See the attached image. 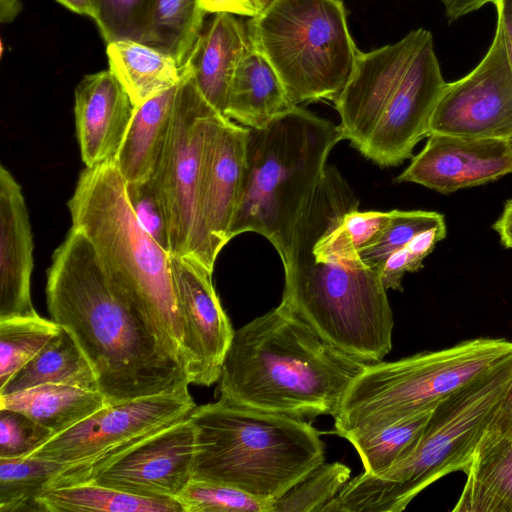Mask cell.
I'll use <instances>...</instances> for the list:
<instances>
[{
  "label": "cell",
  "mask_w": 512,
  "mask_h": 512,
  "mask_svg": "<svg viewBox=\"0 0 512 512\" xmlns=\"http://www.w3.org/2000/svg\"><path fill=\"white\" fill-rule=\"evenodd\" d=\"M33 237L21 186L0 167V319L39 315L31 299Z\"/></svg>",
  "instance_id": "ac0fdd59"
},
{
  "label": "cell",
  "mask_w": 512,
  "mask_h": 512,
  "mask_svg": "<svg viewBox=\"0 0 512 512\" xmlns=\"http://www.w3.org/2000/svg\"><path fill=\"white\" fill-rule=\"evenodd\" d=\"M46 297L51 320L86 356L107 406L188 389L185 369L115 290L90 241L73 226L53 253Z\"/></svg>",
  "instance_id": "6da1fadb"
},
{
  "label": "cell",
  "mask_w": 512,
  "mask_h": 512,
  "mask_svg": "<svg viewBox=\"0 0 512 512\" xmlns=\"http://www.w3.org/2000/svg\"><path fill=\"white\" fill-rule=\"evenodd\" d=\"M508 139L512 135V71L500 28L479 64L446 83L432 112L428 136Z\"/></svg>",
  "instance_id": "7c38bea8"
},
{
  "label": "cell",
  "mask_w": 512,
  "mask_h": 512,
  "mask_svg": "<svg viewBox=\"0 0 512 512\" xmlns=\"http://www.w3.org/2000/svg\"><path fill=\"white\" fill-rule=\"evenodd\" d=\"M109 70L135 106L177 85L181 68L169 54L134 40L107 44Z\"/></svg>",
  "instance_id": "cb8c5ba5"
},
{
  "label": "cell",
  "mask_w": 512,
  "mask_h": 512,
  "mask_svg": "<svg viewBox=\"0 0 512 512\" xmlns=\"http://www.w3.org/2000/svg\"><path fill=\"white\" fill-rule=\"evenodd\" d=\"M493 228L498 233L503 246L512 248V199L506 202L503 212Z\"/></svg>",
  "instance_id": "b9f144b4"
},
{
  "label": "cell",
  "mask_w": 512,
  "mask_h": 512,
  "mask_svg": "<svg viewBox=\"0 0 512 512\" xmlns=\"http://www.w3.org/2000/svg\"><path fill=\"white\" fill-rule=\"evenodd\" d=\"M192 479L274 501L325 460L320 433L304 419L219 399L196 406Z\"/></svg>",
  "instance_id": "5b68a950"
},
{
  "label": "cell",
  "mask_w": 512,
  "mask_h": 512,
  "mask_svg": "<svg viewBox=\"0 0 512 512\" xmlns=\"http://www.w3.org/2000/svg\"><path fill=\"white\" fill-rule=\"evenodd\" d=\"M106 406L99 391L43 384L0 396V408L15 410L60 434Z\"/></svg>",
  "instance_id": "7402d4cb"
},
{
  "label": "cell",
  "mask_w": 512,
  "mask_h": 512,
  "mask_svg": "<svg viewBox=\"0 0 512 512\" xmlns=\"http://www.w3.org/2000/svg\"><path fill=\"white\" fill-rule=\"evenodd\" d=\"M49 383L99 391L89 361L71 334L62 327L0 387V396Z\"/></svg>",
  "instance_id": "603a6c76"
},
{
  "label": "cell",
  "mask_w": 512,
  "mask_h": 512,
  "mask_svg": "<svg viewBox=\"0 0 512 512\" xmlns=\"http://www.w3.org/2000/svg\"><path fill=\"white\" fill-rule=\"evenodd\" d=\"M245 25L294 105L334 101L360 53L341 0H276Z\"/></svg>",
  "instance_id": "9c48e42d"
},
{
  "label": "cell",
  "mask_w": 512,
  "mask_h": 512,
  "mask_svg": "<svg viewBox=\"0 0 512 512\" xmlns=\"http://www.w3.org/2000/svg\"><path fill=\"white\" fill-rule=\"evenodd\" d=\"M195 407L188 389L106 405L30 455L65 465L48 489L78 485L139 441L188 418Z\"/></svg>",
  "instance_id": "8fae6325"
},
{
  "label": "cell",
  "mask_w": 512,
  "mask_h": 512,
  "mask_svg": "<svg viewBox=\"0 0 512 512\" xmlns=\"http://www.w3.org/2000/svg\"><path fill=\"white\" fill-rule=\"evenodd\" d=\"M194 453L195 430L188 417L118 454L83 483L176 499L192 479Z\"/></svg>",
  "instance_id": "4fadbf2b"
},
{
  "label": "cell",
  "mask_w": 512,
  "mask_h": 512,
  "mask_svg": "<svg viewBox=\"0 0 512 512\" xmlns=\"http://www.w3.org/2000/svg\"><path fill=\"white\" fill-rule=\"evenodd\" d=\"M258 13L266 10L271 4H273L276 0H250Z\"/></svg>",
  "instance_id": "f6af8a7d"
},
{
  "label": "cell",
  "mask_w": 512,
  "mask_h": 512,
  "mask_svg": "<svg viewBox=\"0 0 512 512\" xmlns=\"http://www.w3.org/2000/svg\"><path fill=\"white\" fill-rule=\"evenodd\" d=\"M294 105L268 60L251 44L231 81L224 116L261 128Z\"/></svg>",
  "instance_id": "44dd1931"
},
{
  "label": "cell",
  "mask_w": 512,
  "mask_h": 512,
  "mask_svg": "<svg viewBox=\"0 0 512 512\" xmlns=\"http://www.w3.org/2000/svg\"><path fill=\"white\" fill-rule=\"evenodd\" d=\"M206 13L201 0H155L146 45L171 55L182 67L200 34Z\"/></svg>",
  "instance_id": "4316f807"
},
{
  "label": "cell",
  "mask_w": 512,
  "mask_h": 512,
  "mask_svg": "<svg viewBox=\"0 0 512 512\" xmlns=\"http://www.w3.org/2000/svg\"><path fill=\"white\" fill-rule=\"evenodd\" d=\"M495 1L496 0H441L446 16L450 20H456L482 8L486 4H494Z\"/></svg>",
  "instance_id": "60d3db41"
},
{
  "label": "cell",
  "mask_w": 512,
  "mask_h": 512,
  "mask_svg": "<svg viewBox=\"0 0 512 512\" xmlns=\"http://www.w3.org/2000/svg\"><path fill=\"white\" fill-rule=\"evenodd\" d=\"M38 500L44 512H184L175 498L142 497L92 483L48 489Z\"/></svg>",
  "instance_id": "484cf974"
},
{
  "label": "cell",
  "mask_w": 512,
  "mask_h": 512,
  "mask_svg": "<svg viewBox=\"0 0 512 512\" xmlns=\"http://www.w3.org/2000/svg\"><path fill=\"white\" fill-rule=\"evenodd\" d=\"M351 469L343 463H321L273 501L272 512H322L349 481Z\"/></svg>",
  "instance_id": "4dcf8cb0"
},
{
  "label": "cell",
  "mask_w": 512,
  "mask_h": 512,
  "mask_svg": "<svg viewBox=\"0 0 512 512\" xmlns=\"http://www.w3.org/2000/svg\"><path fill=\"white\" fill-rule=\"evenodd\" d=\"M22 10L20 0H0V20L1 23H10Z\"/></svg>",
  "instance_id": "7bdbcfd3"
},
{
  "label": "cell",
  "mask_w": 512,
  "mask_h": 512,
  "mask_svg": "<svg viewBox=\"0 0 512 512\" xmlns=\"http://www.w3.org/2000/svg\"><path fill=\"white\" fill-rule=\"evenodd\" d=\"M511 381L512 352L443 398L404 460L349 479L322 512H400L440 478L467 473Z\"/></svg>",
  "instance_id": "8992f818"
},
{
  "label": "cell",
  "mask_w": 512,
  "mask_h": 512,
  "mask_svg": "<svg viewBox=\"0 0 512 512\" xmlns=\"http://www.w3.org/2000/svg\"><path fill=\"white\" fill-rule=\"evenodd\" d=\"M176 499L184 512H272L273 504L230 485L196 479Z\"/></svg>",
  "instance_id": "836d02e7"
},
{
  "label": "cell",
  "mask_w": 512,
  "mask_h": 512,
  "mask_svg": "<svg viewBox=\"0 0 512 512\" xmlns=\"http://www.w3.org/2000/svg\"><path fill=\"white\" fill-rule=\"evenodd\" d=\"M178 85L135 107L114 159L125 182L147 180L157 172L170 137Z\"/></svg>",
  "instance_id": "ffe728a7"
},
{
  "label": "cell",
  "mask_w": 512,
  "mask_h": 512,
  "mask_svg": "<svg viewBox=\"0 0 512 512\" xmlns=\"http://www.w3.org/2000/svg\"><path fill=\"white\" fill-rule=\"evenodd\" d=\"M343 140L338 126L296 105L248 128L239 205L230 238L256 232L285 260L298 216Z\"/></svg>",
  "instance_id": "52a82bcc"
},
{
  "label": "cell",
  "mask_w": 512,
  "mask_h": 512,
  "mask_svg": "<svg viewBox=\"0 0 512 512\" xmlns=\"http://www.w3.org/2000/svg\"><path fill=\"white\" fill-rule=\"evenodd\" d=\"M366 364L329 345L280 303L234 331L218 397L301 419L334 416Z\"/></svg>",
  "instance_id": "7a4b0ae2"
},
{
  "label": "cell",
  "mask_w": 512,
  "mask_h": 512,
  "mask_svg": "<svg viewBox=\"0 0 512 512\" xmlns=\"http://www.w3.org/2000/svg\"><path fill=\"white\" fill-rule=\"evenodd\" d=\"M40 315L0 319V387L60 330Z\"/></svg>",
  "instance_id": "f546056e"
},
{
  "label": "cell",
  "mask_w": 512,
  "mask_h": 512,
  "mask_svg": "<svg viewBox=\"0 0 512 512\" xmlns=\"http://www.w3.org/2000/svg\"><path fill=\"white\" fill-rule=\"evenodd\" d=\"M512 352V341L479 337L392 362L366 364L333 416L347 439L376 433L422 412Z\"/></svg>",
  "instance_id": "ba28073f"
},
{
  "label": "cell",
  "mask_w": 512,
  "mask_h": 512,
  "mask_svg": "<svg viewBox=\"0 0 512 512\" xmlns=\"http://www.w3.org/2000/svg\"><path fill=\"white\" fill-rule=\"evenodd\" d=\"M67 206L72 226L90 241L115 290L149 325L189 379L190 357L170 253L139 224L114 160L86 167Z\"/></svg>",
  "instance_id": "3957f363"
},
{
  "label": "cell",
  "mask_w": 512,
  "mask_h": 512,
  "mask_svg": "<svg viewBox=\"0 0 512 512\" xmlns=\"http://www.w3.org/2000/svg\"><path fill=\"white\" fill-rule=\"evenodd\" d=\"M175 292L190 357V384L218 382L234 335L230 319L214 289L212 272L190 256L170 254Z\"/></svg>",
  "instance_id": "5bb4252c"
},
{
  "label": "cell",
  "mask_w": 512,
  "mask_h": 512,
  "mask_svg": "<svg viewBox=\"0 0 512 512\" xmlns=\"http://www.w3.org/2000/svg\"><path fill=\"white\" fill-rule=\"evenodd\" d=\"M53 436L23 413L0 408V458L28 456Z\"/></svg>",
  "instance_id": "d590c367"
},
{
  "label": "cell",
  "mask_w": 512,
  "mask_h": 512,
  "mask_svg": "<svg viewBox=\"0 0 512 512\" xmlns=\"http://www.w3.org/2000/svg\"><path fill=\"white\" fill-rule=\"evenodd\" d=\"M155 0H92L94 21L107 44L134 40L146 44Z\"/></svg>",
  "instance_id": "d6a6232c"
},
{
  "label": "cell",
  "mask_w": 512,
  "mask_h": 512,
  "mask_svg": "<svg viewBox=\"0 0 512 512\" xmlns=\"http://www.w3.org/2000/svg\"><path fill=\"white\" fill-rule=\"evenodd\" d=\"M207 13L228 12L234 15L254 17L258 11L250 0H201Z\"/></svg>",
  "instance_id": "f35d334b"
},
{
  "label": "cell",
  "mask_w": 512,
  "mask_h": 512,
  "mask_svg": "<svg viewBox=\"0 0 512 512\" xmlns=\"http://www.w3.org/2000/svg\"><path fill=\"white\" fill-rule=\"evenodd\" d=\"M174 117L162 162L153 176L165 203L170 254L190 256L213 272L217 256L201 217V192L209 138L224 117L182 66Z\"/></svg>",
  "instance_id": "30bf717a"
},
{
  "label": "cell",
  "mask_w": 512,
  "mask_h": 512,
  "mask_svg": "<svg viewBox=\"0 0 512 512\" xmlns=\"http://www.w3.org/2000/svg\"><path fill=\"white\" fill-rule=\"evenodd\" d=\"M453 512H512V431L479 449Z\"/></svg>",
  "instance_id": "d4e9b609"
},
{
  "label": "cell",
  "mask_w": 512,
  "mask_h": 512,
  "mask_svg": "<svg viewBox=\"0 0 512 512\" xmlns=\"http://www.w3.org/2000/svg\"><path fill=\"white\" fill-rule=\"evenodd\" d=\"M67 9L81 15L94 17L92 0H56Z\"/></svg>",
  "instance_id": "ee69618b"
},
{
  "label": "cell",
  "mask_w": 512,
  "mask_h": 512,
  "mask_svg": "<svg viewBox=\"0 0 512 512\" xmlns=\"http://www.w3.org/2000/svg\"><path fill=\"white\" fill-rule=\"evenodd\" d=\"M431 410L422 412L371 435L350 439L364 471L379 477L404 460L414 449Z\"/></svg>",
  "instance_id": "f1b7e54d"
},
{
  "label": "cell",
  "mask_w": 512,
  "mask_h": 512,
  "mask_svg": "<svg viewBox=\"0 0 512 512\" xmlns=\"http://www.w3.org/2000/svg\"><path fill=\"white\" fill-rule=\"evenodd\" d=\"M246 138L247 127L222 117L207 144L201 217L216 256L231 240L230 230L242 192Z\"/></svg>",
  "instance_id": "2e32d148"
},
{
  "label": "cell",
  "mask_w": 512,
  "mask_h": 512,
  "mask_svg": "<svg viewBox=\"0 0 512 512\" xmlns=\"http://www.w3.org/2000/svg\"><path fill=\"white\" fill-rule=\"evenodd\" d=\"M509 173L512 150L507 139L431 134L424 148L395 180L449 194Z\"/></svg>",
  "instance_id": "9a60e30c"
},
{
  "label": "cell",
  "mask_w": 512,
  "mask_h": 512,
  "mask_svg": "<svg viewBox=\"0 0 512 512\" xmlns=\"http://www.w3.org/2000/svg\"><path fill=\"white\" fill-rule=\"evenodd\" d=\"M389 212L365 211L357 209L348 212L343 219V226L359 250L370 242L387 224Z\"/></svg>",
  "instance_id": "8d00e7d4"
},
{
  "label": "cell",
  "mask_w": 512,
  "mask_h": 512,
  "mask_svg": "<svg viewBox=\"0 0 512 512\" xmlns=\"http://www.w3.org/2000/svg\"><path fill=\"white\" fill-rule=\"evenodd\" d=\"M250 45L246 25L234 14L213 13L183 65L205 100L223 116L235 70Z\"/></svg>",
  "instance_id": "d6986e66"
},
{
  "label": "cell",
  "mask_w": 512,
  "mask_h": 512,
  "mask_svg": "<svg viewBox=\"0 0 512 512\" xmlns=\"http://www.w3.org/2000/svg\"><path fill=\"white\" fill-rule=\"evenodd\" d=\"M512 431V381L510 382L501 404L495 413L492 422L486 430L479 449H482L489 444L495 442L502 436ZM477 450V451H478Z\"/></svg>",
  "instance_id": "74e56055"
},
{
  "label": "cell",
  "mask_w": 512,
  "mask_h": 512,
  "mask_svg": "<svg viewBox=\"0 0 512 512\" xmlns=\"http://www.w3.org/2000/svg\"><path fill=\"white\" fill-rule=\"evenodd\" d=\"M497 26L500 28L512 71V0H496Z\"/></svg>",
  "instance_id": "ab89813d"
},
{
  "label": "cell",
  "mask_w": 512,
  "mask_h": 512,
  "mask_svg": "<svg viewBox=\"0 0 512 512\" xmlns=\"http://www.w3.org/2000/svg\"><path fill=\"white\" fill-rule=\"evenodd\" d=\"M444 224V216L438 212L392 210L385 227L358 250L359 257L366 266L379 272L388 257L416 235Z\"/></svg>",
  "instance_id": "1f68e13d"
},
{
  "label": "cell",
  "mask_w": 512,
  "mask_h": 512,
  "mask_svg": "<svg viewBox=\"0 0 512 512\" xmlns=\"http://www.w3.org/2000/svg\"><path fill=\"white\" fill-rule=\"evenodd\" d=\"M64 467L31 455L0 458V512H44L38 499Z\"/></svg>",
  "instance_id": "83f0119b"
},
{
  "label": "cell",
  "mask_w": 512,
  "mask_h": 512,
  "mask_svg": "<svg viewBox=\"0 0 512 512\" xmlns=\"http://www.w3.org/2000/svg\"><path fill=\"white\" fill-rule=\"evenodd\" d=\"M127 199L142 228L170 253V226L161 192L153 177L125 182Z\"/></svg>",
  "instance_id": "e575fe53"
},
{
  "label": "cell",
  "mask_w": 512,
  "mask_h": 512,
  "mask_svg": "<svg viewBox=\"0 0 512 512\" xmlns=\"http://www.w3.org/2000/svg\"><path fill=\"white\" fill-rule=\"evenodd\" d=\"M445 85L432 34L426 29L360 51L348 82L333 101L343 140L379 166L401 164L428 137L429 121Z\"/></svg>",
  "instance_id": "277c9868"
},
{
  "label": "cell",
  "mask_w": 512,
  "mask_h": 512,
  "mask_svg": "<svg viewBox=\"0 0 512 512\" xmlns=\"http://www.w3.org/2000/svg\"><path fill=\"white\" fill-rule=\"evenodd\" d=\"M135 105L110 71L86 75L75 89V126L81 158L92 168L114 160L132 120Z\"/></svg>",
  "instance_id": "e0dca14e"
},
{
  "label": "cell",
  "mask_w": 512,
  "mask_h": 512,
  "mask_svg": "<svg viewBox=\"0 0 512 512\" xmlns=\"http://www.w3.org/2000/svg\"><path fill=\"white\" fill-rule=\"evenodd\" d=\"M507 140H508V143H509L510 148L512 150V135Z\"/></svg>",
  "instance_id": "bcb514c9"
}]
</instances>
